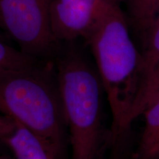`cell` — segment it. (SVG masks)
Returning a JSON list of instances; mask_svg holds the SVG:
<instances>
[{
	"instance_id": "cell-1",
	"label": "cell",
	"mask_w": 159,
	"mask_h": 159,
	"mask_svg": "<svg viewBox=\"0 0 159 159\" xmlns=\"http://www.w3.org/2000/svg\"><path fill=\"white\" fill-rule=\"evenodd\" d=\"M94 57L110 106L111 140L128 132L144 87L142 54L130 36L128 20L119 0H106L99 19L83 39Z\"/></svg>"
},
{
	"instance_id": "cell-2",
	"label": "cell",
	"mask_w": 159,
	"mask_h": 159,
	"mask_svg": "<svg viewBox=\"0 0 159 159\" xmlns=\"http://www.w3.org/2000/svg\"><path fill=\"white\" fill-rule=\"evenodd\" d=\"M71 159H97L102 142L103 87L78 41L61 42L54 58Z\"/></svg>"
},
{
	"instance_id": "cell-3",
	"label": "cell",
	"mask_w": 159,
	"mask_h": 159,
	"mask_svg": "<svg viewBox=\"0 0 159 159\" xmlns=\"http://www.w3.org/2000/svg\"><path fill=\"white\" fill-rule=\"evenodd\" d=\"M0 115L33 131L63 158L69 135L53 60L0 75Z\"/></svg>"
},
{
	"instance_id": "cell-4",
	"label": "cell",
	"mask_w": 159,
	"mask_h": 159,
	"mask_svg": "<svg viewBox=\"0 0 159 159\" xmlns=\"http://www.w3.org/2000/svg\"><path fill=\"white\" fill-rule=\"evenodd\" d=\"M52 0H0V30L31 56L53 60L61 42L50 25Z\"/></svg>"
},
{
	"instance_id": "cell-5",
	"label": "cell",
	"mask_w": 159,
	"mask_h": 159,
	"mask_svg": "<svg viewBox=\"0 0 159 159\" xmlns=\"http://www.w3.org/2000/svg\"><path fill=\"white\" fill-rule=\"evenodd\" d=\"M105 2L106 0H52L49 18L55 39L58 42L84 39Z\"/></svg>"
},
{
	"instance_id": "cell-6",
	"label": "cell",
	"mask_w": 159,
	"mask_h": 159,
	"mask_svg": "<svg viewBox=\"0 0 159 159\" xmlns=\"http://www.w3.org/2000/svg\"><path fill=\"white\" fill-rule=\"evenodd\" d=\"M0 140L11 150L14 159H58L38 135L2 115H0Z\"/></svg>"
},
{
	"instance_id": "cell-7",
	"label": "cell",
	"mask_w": 159,
	"mask_h": 159,
	"mask_svg": "<svg viewBox=\"0 0 159 159\" xmlns=\"http://www.w3.org/2000/svg\"><path fill=\"white\" fill-rule=\"evenodd\" d=\"M142 115L144 126L134 159H159V97Z\"/></svg>"
},
{
	"instance_id": "cell-8",
	"label": "cell",
	"mask_w": 159,
	"mask_h": 159,
	"mask_svg": "<svg viewBox=\"0 0 159 159\" xmlns=\"http://www.w3.org/2000/svg\"><path fill=\"white\" fill-rule=\"evenodd\" d=\"M127 10V18L133 27L146 39L159 12V0H119Z\"/></svg>"
},
{
	"instance_id": "cell-9",
	"label": "cell",
	"mask_w": 159,
	"mask_h": 159,
	"mask_svg": "<svg viewBox=\"0 0 159 159\" xmlns=\"http://www.w3.org/2000/svg\"><path fill=\"white\" fill-rule=\"evenodd\" d=\"M41 60L11 47L0 35V75L30 68Z\"/></svg>"
},
{
	"instance_id": "cell-10",
	"label": "cell",
	"mask_w": 159,
	"mask_h": 159,
	"mask_svg": "<svg viewBox=\"0 0 159 159\" xmlns=\"http://www.w3.org/2000/svg\"><path fill=\"white\" fill-rule=\"evenodd\" d=\"M142 56L144 70V89L153 78L159 69V12L147 35L146 49H144Z\"/></svg>"
},
{
	"instance_id": "cell-11",
	"label": "cell",
	"mask_w": 159,
	"mask_h": 159,
	"mask_svg": "<svg viewBox=\"0 0 159 159\" xmlns=\"http://www.w3.org/2000/svg\"><path fill=\"white\" fill-rule=\"evenodd\" d=\"M159 97V69L153 78L150 81L146 89H144L138 106H137L135 117L138 118L142 115L144 111L148 106L152 104L155 100Z\"/></svg>"
},
{
	"instance_id": "cell-12",
	"label": "cell",
	"mask_w": 159,
	"mask_h": 159,
	"mask_svg": "<svg viewBox=\"0 0 159 159\" xmlns=\"http://www.w3.org/2000/svg\"><path fill=\"white\" fill-rule=\"evenodd\" d=\"M0 159H12V158H8V157H5V156H0Z\"/></svg>"
},
{
	"instance_id": "cell-13",
	"label": "cell",
	"mask_w": 159,
	"mask_h": 159,
	"mask_svg": "<svg viewBox=\"0 0 159 159\" xmlns=\"http://www.w3.org/2000/svg\"><path fill=\"white\" fill-rule=\"evenodd\" d=\"M2 144V142L1 140H0V144Z\"/></svg>"
}]
</instances>
